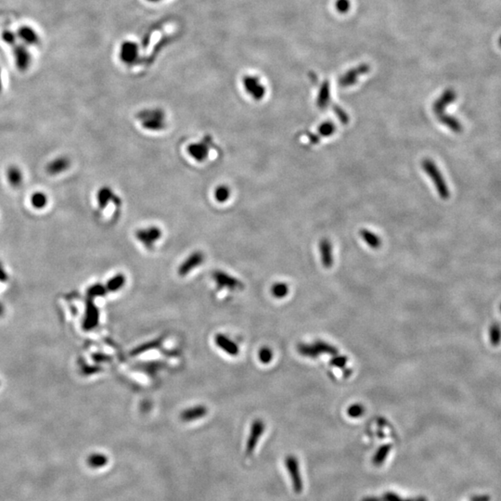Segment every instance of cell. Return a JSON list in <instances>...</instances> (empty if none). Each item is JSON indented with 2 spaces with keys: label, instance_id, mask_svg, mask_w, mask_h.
Returning <instances> with one entry per match:
<instances>
[{
  "label": "cell",
  "instance_id": "cell-10",
  "mask_svg": "<svg viewBox=\"0 0 501 501\" xmlns=\"http://www.w3.org/2000/svg\"><path fill=\"white\" fill-rule=\"evenodd\" d=\"M215 343L217 344L218 348L221 349L223 352H225L229 356L236 357L240 353V348H239V345L237 343L232 341L230 338L227 337V335H225V334H222V333L217 334L215 337Z\"/></svg>",
  "mask_w": 501,
  "mask_h": 501
},
{
  "label": "cell",
  "instance_id": "cell-1",
  "mask_svg": "<svg viewBox=\"0 0 501 501\" xmlns=\"http://www.w3.org/2000/svg\"><path fill=\"white\" fill-rule=\"evenodd\" d=\"M137 120L140 122L141 127L151 132H159L164 130L166 127V118L163 110L146 109L137 113Z\"/></svg>",
  "mask_w": 501,
  "mask_h": 501
},
{
  "label": "cell",
  "instance_id": "cell-26",
  "mask_svg": "<svg viewBox=\"0 0 501 501\" xmlns=\"http://www.w3.org/2000/svg\"><path fill=\"white\" fill-rule=\"evenodd\" d=\"M391 449H392L391 445L381 446L380 449L377 450V452L375 453L374 457H373V464L375 466H380V465L382 464L390 453Z\"/></svg>",
  "mask_w": 501,
  "mask_h": 501
},
{
  "label": "cell",
  "instance_id": "cell-34",
  "mask_svg": "<svg viewBox=\"0 0 501 501\" xmlns=\"http://www.w3.org/2000/svg\"><path fill=\"white\" fill-rule=\"evenodd\" d=\"M348 359L346 357L344 356H339V355H335L333 356V359H331L330 361V364L333 366V367H336V368H339V369H344L345 366H346V363H347Z\"/></svg>",
  "mask_w": 501,
  "mask_h": 501
},
{
  "label": "cell",
  "instance_id": "cell-41",
  "mask_svg": "<svg viewBox=\"0 0 501 501\" xmlns=\"http://www.w3.org/2000/svg\"><path fill=\"white\" fill-rule=\"evenodd\" d=\"M148 1H152V2H154V1H160V0H148Z\"/></svg>",
  "mask_w": 501,
  "mask_h": 501
},
{
  "label": "cell",
  "instance_id": "cell-4",
  "mask_svg": "<svg viewBox=\"0 0 501 501\" xmlns=\"http://www.w3.org/2000/svg\"><path fill=\"white\" fill-rule=\"evenodd\" d=\"M163 232L161 228L155 226L139 228L136 232L137 241L141 243L144 247L148 249L153 248V246L160 241Z\"/></svg>",
  "mask_w": 501,
  "mask_h": 501
},
{
  "label": "cell",
  "instance_id": "cell-31",
  "mask_svg": "<svg viewBox=\"0 0 501 501\" xmlns=\"http://www.w3.org/2000/svg\"><path fill=\"white\" fill-rule=\"evenodd\" d=\"M318 135L321 137H331L336 131V127L333 122L327 121L322 123L318 127Z\"/></svg>",
  "mask_w": 501,
  "mask_h": 501
},
{
  "label": "cell",
  "instance_id": "cell-6",
  "mask_svg": "<svg viewBox=\"0 0 501 501\" xmlns=\"http://www.w3.org/2000/svg\"><path fill=\"white\" fill-rule=\"evenodd\" d=\"M243 87L254 100H261L266 95V89L261 81L252 75H246L243 79Z\"/></svg>",
  "mask_w": 501,
  "mask_h": 501
},
{
  "label": "cell",
  "instance_id": "cell-28",
  "mask_svg": "<svg viewBox=\"0 0 501 501\" xmlns=\"http://www.w3.org/2000/svg\"><path fill=\"white\" fill-rule=\"evenodd\" d=\"M48 196L41 191L35 192L31 196V204H32L33 207H35L36 209H38V210L44 209V207H46L48 204Z\"/></svg>",
  "mask_w": 501,
  "mask_h": 501
},
{
  "label": "cell",
  "instance_id": "cell-8",
  "mask_svg": "<svg viewBox=\"0 0 501 501\" xmlns=\"http://www.w3.org/2000/svg\"><path fill=\"white\" fill-rule=\"evenodd\" d=\"M285 465H286V469L290 475L294 492L299 494L303 490V482L301 478L298 459L293 456H288L285 459Z\"/></svg>",
  "mask_w": 501,
  "mask_h": 501
},
{
  "label": "cell",
  "instance_id": "cell-24",
  "mask_svg": "<svg viewBox=\"0 0 501 501\" xmlns=\"http://www.w3.org/2000/svg\"><path fill=\"white\" fill-rule=\"evenodd\" d=\"M297 350L301 356L308 358V359H316L320 356L318 353L317 348L314 346V344H308V343H299L297 346Z\"/></svg>",
  "mask_w": 501,
  "mask_h": 501
},
{
  "label": "cell",
  "instance_id": "cell-39",
  "mask_svg": "<svg viewBox=\"0 0 501 501\" xmlns=\"http://www.w3.org/2000/svg\"><path fill=\"white\" fill-rule=\"evenodd\" d=\"M470 501H489V497L485 496H475Z\"/></svg>",
  "mask_w": 501,
  "mask_h": 501
},
{
  "label": "cell",
  "instance_id": "cell-2",
  "mask_svg": "<svg viewBox=\"0 0 501 501\" xmlns=\"http://www.w3.org/2000/svg\"><path fill=\"white\" fill-rule=\"evenodd\" d=\"M422 167L424 172L427 174L430 180L433 181L434 188L437 191L438 195L443 199L448 200L450 197L449 186L444 179L443 174L440 172L437 165L431 159H424L422 162Z\"/></svg>",
  "mask_w": 501,
  "mask_h": 501
},
{
  "label": "cell",
  "instance_id": "cell-33",
  "mask_svg": "<svg viewBox=\"0 0 501 501\" xmlns=\"http://www.w3.org/2000/svg\"><path fill=\"white\" fill-rule=\"evenodd\" d=\"M365 413V407L361 404H353L347 408V415L351 418H360Z\"/></svg>",
  "mask_w": 501,
  "mask_h": 501
},
{
  "label": "cell",
  "instance_id": "cell-35",
  "mask_svg": "<svg viewBox=\"0 0 501 501\" xmlns=\"http://www.w3.org/2000/svg\"><path fill=\"white\" fill-rule=\"evenodd\" d=\"M333 112L336 114L339 121L341 122L342 124H344V125L348 124L349 121H350L348 114L343 111L341 107L337 105L333 106Z\"/></svg>",
  "mask_w": 501,
  "mask_h": 501
},
{
  "label": "cell",
  "instance_id": "cell-11",
  "mask_svg": "<svg viewBox=\"0 0 501 501\" xmlns=\"http://www.w3.org/2000/svg\"><path fill=\"white\" fill-rule=\"evenodd\" d=\"M369 71V67L368 65H361L357 68L352 69L346 74H343L342 77L339 79V84L343 87L351 86L357 83L359 76L362 74L368 73Z\"/></svg>",
  "mask_w": 501,
  "mask_h": 501
},
{
  "label": "cell",
  "instance_id": "cell-27",
  "mask_svg": "<svg viewBox=\"0 0 501 501\" xmlns=\"http://www.w3.org/2000/svg\"><path fill=\"white\" fill-rule=\"evenodd\" d=\"M231 195V190L226 185H220L215 190L214 196L217 202L224 203L227 201Z\"/></svg>",
  "mask_w": 501,
  "mask_h": 501
},
{
  "label": "cell",
  "instance_id": "cell-23",
  "mask_svg": "<svg viewBox=\"0 0 501 501\" xmlns=\"http://www.w3.org/2000/svg\"><path fill=\"white\" fill-rule=\"evenodd\" d=\"M126 281H127V278L125 275H115L107 282L106 289L109 291H111V292H115V291L121 290L122 288L126 284Z\"/></svg>",
  "mask_w": 501,
  "mask_h": 501
},
{
  "label": "cell",
  "instance_id": "cell-32",
  "mask_svg": "<svg viewBox=\"0 0 501 501\" xmlns=\"http://www.w3.org/2000/svg\"><path fill=\"white\" fill-rule=\"evenodd\" d=\"M258 359L263 364H269L273 359V351L267 346L262 347L259 350Z\"/></svg>",
  "mask_w": 501,
  "mask_h": 501
},
{
  "label": "cell",
  "instance_id": "cell-18",
  "mask_svg": "<svg viewBox=\"0 0 501 501\" xmlns=\"http://www.w3.org/2000/svg\"><path fill=\"white\" fill-rule=\"evenodd\" d=\"M437 118L438 121L440 122L445 127H448L451 131L457 133V134H459V133L463 131V127L457 118L449 115V114H446V113L439 114L437 115Z\"/></svg>",
  "mask_w": 501,
  "mask_h": 501
},
{
  "label": "cell",
  "instance_id": "cell-15",
  "mask_svg": "<svg viewBox=\"0 0 501 501\" xmlns=\"http://www.w3.org/2000/svg\"><path fill=\"white\" fill-rule=\"evenodd\" d=\"M321 263L325 269H331L333 264V245L328 239H323L319 243Z\"/></svg>",
  "mask_w": 501,
  "mask_h": 501
},
{
  "label": "cell",
  "instance_id": "cell-36",
  "mask_svg": "<svg viewBox=\"0 0 501 501\" xmlns=\"http://www.w3.org/2000/svg\"><path fill=\"white\" fill-rule=\"evenodd\" d=\"M336 7L340 12H346L350 8V2L349 0H338Z\"/></svg>",
  "mask_w": 501,
  "mask_h": 501
},
{
  "label": "cell",
  "instance_id": "cell-22",
  "mask_svg": "<svg viewBox=\"0 0 501 501\" xmlns=\"http://www.w3.org/2000/svg\"><path fill=\"white\" fill-rule=\"evenodd\" d=\"M6 174H7V180L12 187L18 188L21 186L23 180V175L21 173V169L18 168L17 166H11L7 170Z\"/></svg>",
  "mask_w": 501,
  "mask_h": 501
},
{
  "label": "cell",
  "instance_id": "cell-13",
  "mask_svg": "<svg viewBox=\"0 0 501 501\" xmlns=\"http://www.w3.org/2000/svg\"><path fill=\"white\" fill-rule=\"evenodd\" d=\"M207 412L208 409L205 406L198 405V406H191L181 412L180 419L185 422L197 421L199 419L204 417Z\"/></svg>",
  "mask_w": 501,
  "mask_h": 501
},
{
  "label": "cell",
  "instance_id": "cell-29",
  "mask_svg": "<svg viewBox=\"0 0 501 501\" xmlns=\"http://www.w3.org/2000/svg\"><path fill=\"white\" fill-rule=\"evenodd\" d=\"M271 294L277 299H282L289 293V286L284 282H278L272 285Z\"/></svg>",
  "mask_w": 501,
  "mask_h": 501
},
{
  "label": "cell",
  "instance_id": "cell-16",
  "mask_svg": "<svg viewBox=\"0 0 501 501\" xmlns=\"http://www.w3.org/2000/svg\"><path fill=\"white\" fill-rule=\"evenodd\" d=\"M138 49L137 45L133 42H125L122 45L120 50V58L123 63L132 64L137 58Z\"/></svg>",
  "mask_w": 501,
  "mask_h": 501
},
{
  "label": "cell",
  "instance_id": "cell-37",
  "mask_svg": "<svg viewBox=\"0 0 501 501\" xmlns=\"http://www.w3.org/2000/svg\"><path fill=\"white\" fill-rule=\"evenodd\" d=\"M385 496L386 501H403L399 496L394 493H387L385 494Z\"/></svg>",
  "mask_w": 501,
  "mask_h": 501
},
{
  "label": "cell",
  "instance_id": "cell-21",
  "mask_svg": "<svg viewBox=\"0 0 501 501\" xmlns=\"http://www.w3.org/2000/svg\"><path fill=\"white\" fill-rule=\"evenodd\" d=\"M109 459L104 454H91L86 458V464L92 469H100L108 464Z\"/></svg>",
  "mask_w": 501,
  "mask_h": 501
},
{
  "label": "cell",
  "instance_id": "cell-30",
  "mask_svg": "<svg viewBox=\"0 0 501 501\" xmlns=\"http://www.w3.org/2000/svg\"><path fill=\"white\" fill-rule=\"evenodd\" d=\"M313 344L320 355L321 353H328V355H331L333 357L338 353V349L336 347H334L332 344L326 343L324 341H316Z\"/></svg>",
  "mask_w": 501,
  "mask_h": 501
},
{
  "label": "cell",
  "instance_id": "cell-19",
  "mask_svg": "<svg viewBox=\"0 0 501 501\" xmlns=\"http://www.w3.org/2000/svg\"><path fill=\"white\" fill-rule=\"evenodd\" d=\"M360 237L364 241L365 243L368 244V246L371 249H379L381 246V240L380 238L376 235L374 232L370 231L369 229L363 228L360 230Z\"/></svg>",
  "mask_w": 501,
  "mask_h": 501
},
{
  "label": "cell",
  "instance_id": "cell-38",
  "mask_svg": "<svg viewBox=\"0 0 501 501\" xmlns=\"http://www.w3.org/2000/svg\"><path fill=\"white\" fill-rule=\"evenodd\" d=\"M307 137L309 138V141L312 144H317V143L319 142L320 140V137L319 135H316V134H311V133H308Z\"/></svg>",
  "mask_w": 501,
  "mask_h": 501
},
{
  "label": "cell",
  "instance_id": "cell-9",
  "mask_svg": "<svg viewBox=\"0 0 501 501\" xmlns=\"http://www.w3.org/2000/svg\"><path fill=\"white\" fill-rule=\"evenodd\" d=\"M203 262H204V254L202 252L197 251L194 253H190V255L180 264V268L178 269V273L180 277H186Z\"/></svg>",
  "mask_w": 501,
  "mask_h": 501
},
{
  "label": "cell",
  "instance_id": "cell-14",
  "mask_svg": "<svg viewBox=\"0 0 501 501\" xmlns=\"http://www.w3.org/2000/svg\"><path fill=\"white\" fill-rule=\"evenodd\" d=\"M456 100V93L453 90H449L445 91L441 97L438 99L433 104V111L436 115L444 113L448 106L450 105Z\"/></svg>",
  "mask_w": 501,
  "mask_h": 501
},
{
  "label": "cell",
  "instance_id": "cell-7",
  "mask_svg": "<svg viewBox=\"0 0 501 501\" xmlns=\"http://www.w3.org/2000/svg\"><path fill=\"white\" fill-rule=\"evenodd\" d=\"M213 279L217 283L218 288L228 289V290H237L243 289L244 287L243 282L236 279L231 275L227 274L224 271H216L213 274Z\"/></svg>",
  "mask_w": 501,
  "mask_h": 501
},
{
  "label": "cell",
  "instance_id": "cell-17",
  "mask_svg": "<svg viewBox=\"0 0 501 501\" xmlns=\"http://www.w3.org/2000/svg\"><path fill=\"white\" fill-rule=\"evenodd\" d=\"M71 166L70 159L66 157H58L54 159L47 166V171L49 174H62Z\"/></svg>",
  "mask_w": 501,
  "mask_h": 501
},
{
  "label": "cell",
  "instance_id": "cell-20",
  "mask_svg": "<svg viewBox=\"0 0 501 501\" xmlns=\"http://www.w3.org/2000/svg\"><path fill=\"white\" fill-rule=\"evenodd\" d=\"M331 101V90L330 84L328 81H325L320 86L319 93L317 96V105L320 109H325Z\"/></svg>",
  "mask_w": 501,
  "mask_h": 501
},
{
  "label": "cell",
  "instance_id": "cell-3",
  "mask_svg": "<svg viewBox=\"0 0 501 501\" xmlns=\"http://www.w3.org/2000/svg\"><path fill=\"white\" fill-rule=\"evenodd\" d=\"M213 146V139L210 136H206L199 142L191 143L188 146V153L191 158L198 163H202L207 160Z\"/></svg>",
  "mask_w": 501,
  "mask_h": 501
},
{
  "label": "cell",
  "instance_id": "cell-12",
  "mask_svg": "<svg viewBox=\"0 0 501 501\" xmlns=\"http://www.w3.org/2000/svg\"><path fill=\"white\" fill-rule=\"evenodd\" d=\"M97 200L100 209H105L109 203H115L117 205L120 204V199L109 187H103L99 190Z\"/></svg>",
  "mask_w": 501,
  "mask_h": 501
},
{
  "label": "cell",
  "instance_id": "cell-5",
  "mask_svg": "<svg viewBox=\"0 0 501 501\" xmlns=\"http://www.w3.org/2000/svg\"><path fill=\"white\" fill-rule=\"evenodd\" d=\"M264 429H266V425H264V422L262 420L256 419L252 422L251 428H250L248 440H247V444H246V451L245 452H246L247 456L253 455L254 450L257 447L259 439L264 433Z\"/></svg>",
  "mask_w": 501,
  "mask_h": 501
},
{
  "label": "cell",
  "instance_id": "cell-40",
  "mask_svg": "<svg viewBox=\"0 0 501 501\" xmlns=\"http://www.w3.org/2000/svg\"><path fill=\"white\" fill-rule=\"evenodd\" d=\"M363 501H381L379 498L377 497H368V498H365Z\"/></svg>",
  "mask_w": 501,
  "mask_h": 501
},
{
  "label": "cell",
  "instance_id": "cell-25",
  "mask_svg": "<svg viewBox=\"0 0 501 501\" xmlns=\"http://www.w3.org/2000/svg\"><path fill=\"white\" fill-rule=\"evenodd\" d=\"M161 343H162V338H159V339H155V340H153V341H150L148 343H143V344H140L139 346L136 347L134 350H132V352L130 353V355L132 357H137L138 355L145 353V352H147L149 350H152V349L155 348V347H158V346L161 345Z\"/></svg>",
  "mask_w": 501,
  "mask_h": 501
}]
</instances>
